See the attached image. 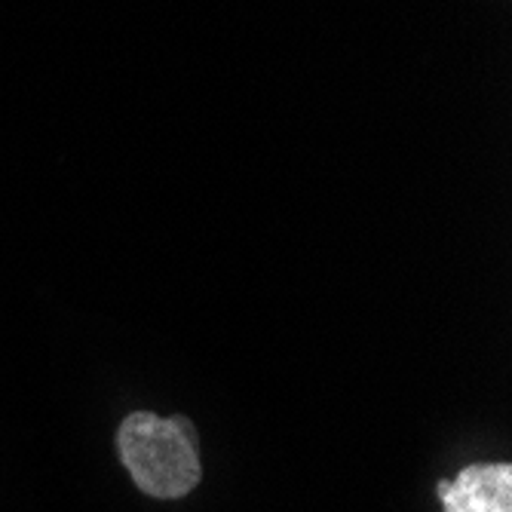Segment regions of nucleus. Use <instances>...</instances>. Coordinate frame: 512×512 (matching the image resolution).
I'll use <instances>...</instances> for the list:
<instances>
[{
	"label": "nucleus",
	"mask_w": 512,
	"mask_h": 512,
	"mask_svg": "<svg viewBox=\"0 0 512 512\" xmlns=\"http://www.w3.org/2000/svg\"><path fill=\"white\" fill-rule=\"evenodd\" d=\"M445 512H512V467L509 463H476L454 482H439Z\"/></svg>",
	"instance_id": "nucleus-2"
},
{
	"label": "nucleus",
	"mask_w": 512,
	"mask_h": 512,
	"mask_svg": "<svg viewBox=\"0 0 512 512\" xmlns=\"http://www.w3.org/2000/svg\"><path fill=\"white\" fill-rule=\"evenodd\" d=\"M117 451L135 485L157 500L184 497L203 473L194 427L184 417L129 414L117 433Z\"/></svg>",
	"instance_id": "nucleus-1"
}]
</instances>
